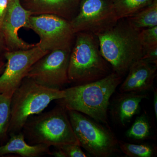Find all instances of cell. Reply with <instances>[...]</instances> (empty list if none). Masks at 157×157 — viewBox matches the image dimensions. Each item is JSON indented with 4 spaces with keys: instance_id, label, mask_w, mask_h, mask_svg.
Instances as JSON below:
<instances>
[{
    "instance_id": "cell-10",
    "label": "cell",
    "mask_w": 157,
    "mask_h": 157,
    "mask_svg": "<svg viewBox=\"0 0 157 157\" xmlns=\"http://www.w3.org/2000/svg\"><path fill=\"white\" fill-rule=\"evenodd\" d=\"M48 52L38 43L29 49L6 52V67L0 75V93L13 94L33 65Z\"/></svg>"
},
{
    "instance_id": "cell-28",
    "label": "cell",
    "mask_w": 157,
    "mask_h": 157,
    "mask_svg": "<svg viewBox=\"0 0 157 157\" xmlns=\"http://www.w3.org/2000/svg\"><path fill=\"white\" fill-rule=\"evenodd\" d=\"M6 59L0 60V75L2 73L6 67Z\"/></svg>"
},
{
    "instance_id": "cell-15",
    "label": "cell",
    "mask_w": 157,
    "mask_h": 157,
    "mask_svg": "<svg viewBox=\"0 0 157 157\" xmlns=\"http://www.w3.org/2000/svg\"><path fill=\"white\" fill-rule=\"evenodd\" d=\"M10 138L5 144L0 146V157L14 154L23 157H38L50 155V147L44 144H30L26 142L22 132L10 134Z\"/></svg>"
},
{
    "instance_id": "cell-6",
    "label": "cell",
    "mask_w": 157,
    "mask_h": 157,
    "mask_svg": "<svg viewBox=\"0 0 157 157\" xmlns=\"http://www.w3.org/2000/svg\"><path fill=\"white\" fill-rule=\"evenodd\" d=\"M80 146L96 157H108L117 151L118 140L110 130L83 113L67 110Z\"/></svg>"
},
{
    "instance_id": "cell-16",
    "label": "cell",
    "mask_w": 157,
    "mask_h": 157,
    "mask_svg": "<svg viewBox=\"0 0 157 157\" xmlns=\"http://www.w3.org/2000/svg\"><path fill=\"white\" fill-rule=\"evenodd\" d=\"M133 28L140 31L157 26V0L126 18Z\"/></svg>"
},
{
    "instance_id": "cell-2",
    "label": "cell",
    "mask_w": 157,
    "mask_h": 157,
    "mask_svg": "<svg viewBox=\"0 0 157 157\" xmlns=\"http://www.w3.org/2000/svg\"><path fill=\"white\" fill-rule=\"evenodd\" d=\"M139 33L126 18H122L108 30L96 35L101 54L113 72L124 76L135 62L142 58L144 50Z\"/></svg>"
},
{
    "instance_id": "cell-7",
    "label": "cell",
    "mask_w": 157,
    "mask_h": 157,
    "mask_svg": "<svg viewBox=\"0 0 157 157\" xmlns=\"http://www.w3.org/2000/svg\"><path fill=\"white\" fill-rule=\"evenodd\" d=\"M29 29L39 36L40 41L38 45L44 50H71L74 43L76 34L70 21L57 15H32Z\"/></svg>"
},
{
    "instance_id": "cell-1",
    "label": "cell",
    "mask_w": 157,
    "mask_h": 157,
    "mask_svg": "<svg viewBox=\"0 0 157 157\" xmlns=\"http://www.w3.org/2000/svg\"><path fill=\"white\" fill-rule=\"evenodd\" d=\"M122 80L121 76L112 72L97 81L64 90L65 97L56 101L66 110L78 111L107 124L110 98Z\"/></svg>"
},
{
    "instance_id": "cell-11",
    "label": "cell",
    "mask_w": 157,
    "mask_h": 157,
    "mask_svg": "<svg viewBox=\"0 0 157 157\" xmlns=\"http://www.w3.org/2000/svg\"><path fill=\"white\" fill-rule=\"evenodd\" d=\"M32 15L29 11L23 7L20 0H9L0 29L8 51L29 49L36 45L23 41L18 34L21 28L29 29Z\"/></svg>"
},
{
    "instance_id": "cell-5",
    "label": "cell",
    "mask_w": 157,
    "mask_h": 157,
    "mask_svg": "<svg viewBox=\"0 0 157 157\" xmlns=\"http://www.w3.org/2000/svg\"><path fill=\"white\" fill-rule=\"evenodd\" d=\"M23 129L32 145L42 144L55 147L68 144L80 145L67 110L59 105L28 120Z\"/></svg>"
},
{
    "instance_id": "cell-20",
    "label": "cell",
    "mask_w": 157,
    "mask_h": 157,
    "mask_svg": "<svg viewBox=\"0 0 157 157\" xmlns=\"http://www.w3.org/2000/svg\"><path fill=\"white\" fill-rule=\"evenodd\" d=\"M150 134V126L148 119L144 114L137 117L126 133L128 138L137 140L147 139Z\"/></svg>"
},
{
    "instance_id": "cell-18",
    "label": "cell",
    "mask_w": 157,
    "mask_h": 157,
    "mask_svg": "<svg viewBox=\"0 0 157 157\" xmlns=\"http://www.w3.org/2000/svg\"><path fill=\"white\" fill-rule=\"evenodd\" d=\"M13 93H0V146L9 135L11 117V101Z\"/></svg>"
},
{
    "instance_id": "cell-14",
    "label": "cell",
    "mask_w": 157,
    "mask_h": 157,
    "mask_svg": "<svg viewBox=\"0 0 157 157\" xmlns=\"http://www.w3.org/2000/svg\"><path fill=\"white\" fill-rule=\"evenodd\" d=\"M121 93L113 101L109 112L115 122L124 126L139 112L140 102L148 96L144 93Z\"/></svg>"
},
{
    "instance_id": "cell-22",
    "label": "cell",
    "mask_w": 157,
    "mask_h": 157,
    "mask_svg": "<svg viewBox=\"0 0 157 157\" xmlns=\"http://www.w3.org/2000/svg\"><path fill=\"white\" fill-rule=\"evenodd\" d=\"M79 144H68L56 147L64 152L67 157H86V154L82 151Z\"/></svg>"
},
{
    "instance_id": "cell-26",
    "label": "cell",
    "mask_w": 157,
    "mask_h": 157,
    "mask_svg": "<svg viewBox=\"0 0 157 157\" xmlns=\"http://www.w3.org/2000/svg\"><path fill=\"white\" fill-rule=\"evenodd\" d=\"M50 155L56 157H67L64 152L58 148H56L55 150L51 152Z\"/></svg>"
},
{
    "instance_id": "cell-27",
    "label": "cell",
    "mask_w": 157,
    "mask_h": 157,
    "mask_svg": "<svg viewBox=\"0 0 157 157\" xmlns=\"http://www.w3.org/2000/svg\"><path fill=\"white\" fill-rule=\"evenodd\" d=\"M154 109L155 117L157 119V90L155 89L154 91Z\"/></svg>"
},
{
    "instance_id": "cell-12",
    "label": "cell",
    "mask_w": 157,
    "mask_h": 157,
    "mask_svg": "<svg viewBox=\"0 0 157 157\" xmlns=\"http://www.w3.org/2000/svg\"><path fill=\"white\" fill-rule=\"evenodd\" d=\"M157 66L142 59L135 62L119 88L120 92L143 93L150 90L157 76Z\"/></svg>"
},
{
    "instance_id": "cell-4",
    "label": "cell",
    "mask_w": 157,
    "mask_h": 157,
    "mask_svg": "<svg viewBox=\"0 0 157 157\" xmlns=\"http://www.w3.org/2000/svg\"><path fill=\"white\" fill-rule=\"evenodd\" d=\"M64 97V90L45 87L26 77L11 98L9 135L21 132L32 116L41 113L52 101Z\"/></svg>"
},
{
    "instance_id": "cell-23",
    "label": "cell",
    "mask_w": 157,
    "mask_h": 157,
    "mask_svg": "<svg viewBox=\"0 0 157 157\" xmlns=\"http://www.w3.org/2000/svg\"><path fill=\"white\" fill-rule=\"evenodd\" d=\"M141 59L157 65V45L144 50L143 56Z\"/></svg>"
},
{
    "instance_id": "cell-25",
    "label": "cell",
    "mask_w": 157,
    "mask_h": 157,
    "mask_svg": "<svg viewBox=\"0 0 157 157\" xmlns=\"http://www.w3.org/2000/svg\"><path fill=\"white\" fill-rule=\"evenodd\" d=\"M8 2L9 0H0V29L3 17L8 6Z\"/></svg>"
},
{
    "instance_id": "cell-21",
    "label": "cell",
    "mask_w": 157,
    "mask_h": 157,
    "mask_svg": "<svg viewBox=\"0 0 157 157\" xmlns=\"http://www.w3.org/2000/svg\"><path fill=\"white\" fill-rule=\"evenodd\" d=\"M139 37L143 50L157 45V26L140 31Z\"/></svg>"
},
{
    "instance_id": "cell-17",
    "label": "cell",
    "mask_w": 157,
    "mask_h": 157,
    "mask_svg": "<svg viewBox=\"0 0 157 157\" xmlns=\"http://www.w3.org/2000/svg\"><path fill=\"white\" fill-rule=\"evenodd\" d=\"M118 19L126 18L151 5L155 0H112Z\"/></svg>"
},
{
    "instance_id": "cell-13",
    "label": "cell",
    "mask_w": 157,
    "mask_h": 157,
    "mask_svg": "<svg viewBox=\"0 0 157 157\" xmlns=\"http://www.w3.org/2000/svg\"><path fill=\"white\" fill-rule=\"evenodd\" d=\"M81 0H20L32 15L50 14L71 21L78 11Z\"/></svg>"
},
{
    "instance_id": "cell-24",
    "label": "cell",
    "mask_w": 157,
    "mask_h": 157,
    "mask_svg": "<svg viewBox=\"0 0 157 157\" xmlns=\"http://www.w3.org/2000/svg\"><path fill=\"white\" fill-rule=\"evenodd\" d=\"M8 51L6 46V42L2 32L0 30V60L6 59L5 54Z\"/></svg>"
},
{
    "instance_id": "cell-3",
    "label": "cell",
    "mask_w": 157,
    "mask_h": 157,
    "mask_svg": "<svg viewBox=\"0 0 157 157\" xmlns=\"http://www.w3.org/2000/svg\"><path fill=\"white\" fill-rule=\"evenodd\" d=\"M110 67L101 54L96 35L86 32L76 33L69 59L70 82L79 85L97 81L111 73Z\"/></svg>"
},
{
    "instance_id": "cell-19",
    "label": "cell",
    "mask_w": 157,
    "mask_h": 157,
    "mask_svg": "<svg viewBox=\"0 0 157 157\" xmlns=\"http://www.w3.org/2000/svg\"><path fill=\"white\" fill-rule=\"evenodd\" d=\"M121 151L130 157H153L157 154L156 149L147 144H137L118 140Z\"/></svg>"
},
{
    "instance_id": "cell-8",
    "label": "cell",
    "mask_w": 157,
    "mask_h": 157,
    "mask_svg": "<svg viewBox=\"0 0 157 157\" xmlns=\"http://www.w3.org/2000/svg\"><path fill=\"white\" fill-rule=\"evenodd\" d=\"M118 20L112 0H81L70 23L75 34L86 32L96 35L111 28Z\"/></svg>"
},
{
    "instance_id": "cell-9",
    "label": "cell",
    "mask_w": 157,
    "mask_h": 157,
    "mask_svg": "<svg viewBox=\"0 0 157 157\" xmlns=\"http://www.w3.org/2000/svg\"><path fill=\"white\" fill-rule=\"evenodd\" d=\"M71 50L49 52L33 65L26 77L45 87L61 90L70 83L68 67Z\"/></svg>"
}]
</instances>
